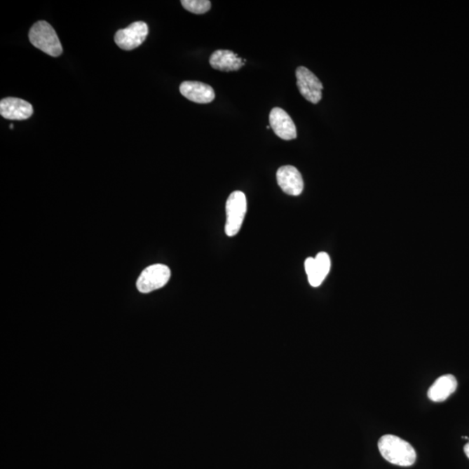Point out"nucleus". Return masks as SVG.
Returning <instances> with one entry per match:
<instances>
[{
  "instance_id": "f257e3e1",
  "label": "nucleus",
  "mask_w": 469,
  "mask_h": 469,
  "mask_svg": "<svg viewBox=\"0 0 469 469\" xmlns=\"http://www.w3.org/2000/svg\"><path fill=\"white\" fill-rule=\"evenodd\" d=\"M378 449L385 460L396 466L409 467L416 463V450L408 442L398 436H381L378 442Z\"/></svg>"
},
{
  "instance_id": "f03ea898",
  "label": "nucleus",
  "mask_w": 469,
  "mask_h": 469,
  "mask_svg": "<svg viewBox=\"0 0 469 469\" xmlns=\"http://www.w3.org/2000/svg\"><path fill=\"white\" fill-rule=\"evenodd\" d=\"M29 39L32 46L50 56L60 57L63 53L60 40L55 30L46 21H39L32 25L29 32Z\"/></svg>"
},
{
  "instance_id": "7ed1b4c3",
  "label": "nucleus",
  "mask_w": 469,
  "mask_h": 469,
  "mask_svg": "<svg viewBox=\"0 0 469 469\" xmlns=\"http://www.w3.org/2000/svg\"><path fill=\"white\" fill-rule=\"evenodd\" d=\"M247 212V199L243 192L236 191L229 196L226 202V224L225 233L234 236L241 230Z\"/></svg>"
},
{
  "instance_id": "20e7f679",
  "label": "nucleus",
  "mask_w": 469,
  "mask_h": 469,
  "mask_svg": "<svg viewBox=\"0 0 469 469\" xmlns=\"http://www.w3.org/2000/svg\"><path fill=\"white\" fill-rule=\"evenodd\" d=\"M170 278V270L165 264H154L142 272L137 279V290L141 293H150L161 289Z\"/></svg>"
},
{
  "instance_id": "39448f33",
  "label": "nucleus",
  "mask_w": 469,
  "mask_h": 469,
  "mask_svg": "<svg viewBox=\"0 0 469 469\" xmlns=\"http://www.w3.org/2000/svg\"><path fill=\"white\" fill-rule=\"evenodd\" d=\"M297 85L301 96L312 104H318L322 97V83L319 79L304 67L296 71Z\"/></svg>"
},
{
  "instance_id": "423d86ee",
  "label": "nucleus",
  "mask_w": 469,
  "mask_h": 469,
  "mask_svg": "<svg viewBox=\"0 0 469 469\" xmlns=\"http://www.w3.org/2000/svg\"><path fill=\"white\" fill-rule=\"evenodd\" d=\"M149 34L147 23L142 21L134 22L128 27L121 29L115 35V43L119 48L132 50L137 48L145 41Z\"/></svg>"
},
{
  "instance_id": "0eeeda50",
  "label": "nucleus",
  "mask_w": 469,
  "mask_h": 469,
  "mask_svg": "<svg viewBox=\"0 0 469 469\" xmlns=\"http://www.w3.org/2000/svg\"><path fill=\"white\" fill-rule=\"evenodd\" d=\"M308 283L312 287H319L325 281L332 267V261L329 254L321 252L316 254L315 258L308 257L304 264Z\"/></svg>"
},
{
  "instance_id": "6e6552de",
  "label": "nucleus",
  "mask_w": 469,
  "mask_h": 469,
  "mask_svg": "<svg viewBox=\"0 0 469 469\" xmlns=\"http://www.w3.org/2000/svg\"><path fill=\"white\" fill-rule=\"evenodd\" d=\"M276 179L285 193L299 196L304 191V183L299 170L292 165L281 167L276 173Z\"/></svg>"
},
{
  "instance_id": "1a4fd4ad",
  "label": "nucleus",
  "mask_w": 469,
  "mask_h": 469,
  "mask_svg": "<svg viewBox=\"0 0 469 469\" xmlns=\"http://www.w3.org/2000/svg\"><path fill=\"white\" fill-rule=\"evenodd\" d=\"M270 125L276 135L283 140H292L297 137L296 125L290 115L282 108L272 109L270 114Z\"/></svg>"
},
{
  "instance_id": "9d476101",
  "label": "nucleus",
  "mask_w": 469,
  "mask_h": 469,
  "mask_svg": "<svg viewBox=\"0 0 469 469\" xmlns=\"http://www.w3.org/2000/svg\"><path fill=\"white\" fill-rule=\"evenodd\" d=\"M0 114L9 120L23 121L34 114V108L27 101L17 97H6L0 102Z\"/></svg>"
},
{
  "instance_id": "9b49d317",
  "label": "nucleus",
  "mask_w": 469,
  "mask_h": 469,
  "mask_svg": "<svg viewBox=\"0 0 469 469\" xmlns=\"http://www.w3.org/2000/svg\"><path fill=\"white\" fill-rule=\"evenodd\" d=\"M179 90L182 95L198 104H209L216 97L212 86L198 81L183 82Z\"/></svg>"
},
{
  "instance_id": "f8f14e48",
  "label": "nucleus",
  "mask_w": 469,
  "mask_h": 469,
  "mask_svg": "<svg viewBox=\"0 0 469 469\" xmlns=\"http://www.w3.org/2000/svg\"><path fill=\"white\" fill-rule=\"evenodd\" d=\"M210 64L213 69L221 72H236L245 64L238 54L228 50H217L210 57Z\"/></svg>"
},
{
  "instance_id": "ddd939ff",
  "label": "nucleus",
  "mask_w": 469,
  "mask_h": 469,
  "mask_svg": "<svg viewBox=\"0 0 469 469\" xmlns=\"http://www.w3.org/2000/svg\"><path fill=\"white\" fill-rule=\"evenodd\" d=\"M456 378L452 374L439 377L428 391V398L435 402L445 401L457 388Z\"/></svg>"
},
{
  "instance_id": "4468645a",
  "label": "nucleus",
  "mask_w": 469,
  "mask_h": 469,
  "mask_svg": "<svg viewBox=\"0 0 469 469\" xmlns=\"http://www.w3.org/2000/svg\"><path fill=\"white\" fill-rule=\"evenodd\" d=\"M182 6L188 12L195 14H203L212 8V2L209 0H182Z\"/></svg>"
},
{
  "instance_id": "2eb2a0df",
  "label": "nucleus",
  "mask_w": 469,
  "mask_h": 469,
  "mask_svg": "<svg viewBox=\"0 0 469 469\" xmlns=\"http://www.w3.org/2000/svg\"><path fill=\"white\" fill-rule=\"evenodd\" d=\"M464 453L469 459V442L464 446Z\"/></svg>"
},
{
  "instance_id": "dca6fc26",
  "label": "nucleus",
  "mask_w": 469,
  "mask_h": 469,
  "mask_svg": "<svg viewBox=\"0 0 469 469\" xmlns=\"http://www.w3.org/2000/svg\"><path fill=\"white\" fill-rule=\"evenodd\" d=\"M10 128L13 129V125H10Z\"/></svg>"
}]
</instances>
